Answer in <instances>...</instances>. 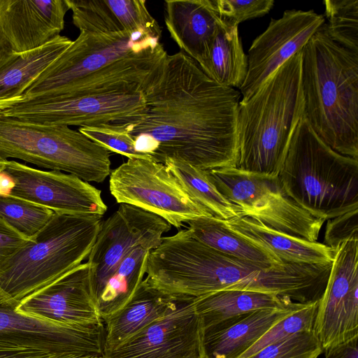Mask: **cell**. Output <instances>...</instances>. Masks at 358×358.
<instances>
[{
  "label": "cell",
  "mask_w": 358,
  "mask_h": 358,
  "mask_svg": "<svg viewBox=\"0 0 358 358\" xmlns=\"http://www.w3.org/2000/svg\"><path fill=\"white\" fill-rule=\"evenodd\" d=\"M15 187L13 177L6 171L0 172V196H10Z\"/></svg>",
  "instance_id": "cell-41"
},
{
  "label": "cell",
  "mask_w": 358,
  "mask_h": 358,
  "mask_svg": "<svg viewBox=\"0 0 358 358\" xmlns=\"http://www.w3.org/2000/svg\"><path fill=\"white\" fill-rule=\"evenodd\" d=\"M66 0H0V39L14 53L38 48L60 35Z\"/></svg>",
  "instance_id": "cell-19"
},
{
  "label": "cell",
  "mask_w": 358,
  "mask_h": 358,
  "mask_svg": "<svg viewBox=\"0 0 358 358\" xmlns=\"http://www.w3.org/2000/svg\"><path fill=\"white\" fill-rule=\"evenodd\" d=\"M16 310L27 315L63 324L103 323L96 306L92 268L88 262L25 297Z\"/></svg>",
  "instance_id": "cell-18"
},
{
  "label": "cell",
  "mask_w": 358,
  "mask_h": 358,
  "mask_svg": "<svg viewBox=\"0 0 358 358\" xmlns=\"http://www.w3.org/2000/svg\"><path fill=\"white\" fill-rule=\"evenodd\" d=\"M300 50L272 73L237 111L241 171L278 176L294 132L304 115Z\"/></svg>",
  "instance_id": "cell-5"
},
{
  "label": "cell",
  "mask_w": 358,
  "mask_h": 358,
  "mask_svg": "<svg viewBox=\"0 0 358 358\" xmlns=\"http://www.w3.org/2000/svg\"><path fill=\"white\" fill-rule=\"evenodd\" d=\"M201 329L250 312L282 308L295 302L278 295L255 291L222 290L194 300Z\"/></svg>",
  "instance_id": "cell-25"
},
{
  "label": "cell",
  "mask_w": 358,
  "mask_h": 358,
  "mask_svg": "<svg viewBox=\"0 0 358 358\" xmlns=\"http://www.w3.org/2000/svg\"><path fill=\"white\" fill-rule=\"evenodd\" d=\"M278 177L287 196L317 219L325 222L358 209V159L329 147L304 116Z\"/></svg>",
  "instance_id": "cell-6"
},
{
  "label": "cell",
  "mask_w": 358,
  "mask_h": 358,
  "mask_svg": "<svg viewBox=\"0 0 358 358\" xmlns=\"http://www.w3.org/2000/svg\"><path fill=\"white\" fill-rule=\"evenodd\" d=\"M176 297L152 287L145 278L129 301L103 322V352L115 349L167 313Z\"/></svg>",
  "instance_id": "cell-23"
},
{
  "label": "cell",
  "mask_w": 358,
  "mask_h": 358,
  "mask_svg": "<svg viewBox=\"0 0 358 358\" xmlns=\"http://www.w3.org/2000/svg\"><path fill=\"white\" fill-rule=\"evenodd\" d=\"M53 358H101L99 356H78V355H67V356H57Z\"/></svg>",
  "instance_id": "cell-42"
},
{
  "label": "cell",
  "mask_w": 358,
  "mask_h": 358,
  "mask_svg": "<svg viewBox=\"0 0 358 358\" xmlns=\"http://www.w3.org/2000/svg\"><path fill=\"white\" fill-rule=\"evenodd\" d=\"M217 189L248 217L275 231L317 241L324 220L299 206L285 193L278 176L236 167L207 171Z\"/></svg>",
  "instance_id": "cell-9"
},
{
  "label": "cell",
  "mask_w": 358,
  "mask_h": 358,
  "mask_svg": "<svg viewBox=\"0 0 358 358\" xmlns=\"http://www.w3.org/2000/svg\"><path fill=\"white\" fill-rule=\"evenodd\" d=\"M313 331L323 351L358 338V238L336 251Z\"/></svg>",
  "instance_id": "cell-14"
},
{
  "label": "cell",
  "mask_w": 358,
  "mask_h": 358,
  "mask_svg": "<svg viewBox=\"0 0 358 358\" xmlns=\"http://www.w3.org/2000/svg\"><path fill=\"white\" fill-rule=\"evenodd\" d=\"M78 130L109 152L122 155L128 159H152L151 157L136 150L134 139L120 124L115 122L100 124L79 127Z\"/></svg>",
  "instance_id": "cell-34"
},
{
  "label": "cell",
  "mask_w": 358,
  "mask_h": 358,
  "mask_svg": "<svg viewBox=\"0 0 358 358\" xmlns=\"http://www.w3.org/2000/svg\"><path fill=\"white\" fill-rule=\"evenodd\" d=\"M220 17L238 26L243 21L264 16L274 5L273 0H213Z\"/></svg>",
  "instance_id": "cell-36"
},
{
  "label": "cell",
  "mask_w": 358,
  "mask_h": 358,
  "mask_svg": "<svg viewBox=\"0 0 358 358\" xmlns=\"http://www.w3.org/2000/svg\"><path fill=\"white\" fill-rule=\"evenodd\" d=\"M8 159H3L0 157V172L4 171L6 163Z\"/></svg>",
  "instance_id": "cell-43"
},
{
  "label": "cell",
  "mask_w": 358,
  "mask_h": 358,
  "mask_svg": "<svg viewBox=\"0 0 358 358\" xmlns=\"http://www.w3.org/2000/svg\"><path fill=\"white\" fill-rule=\"evenodd\" d=\"M322 352L313 331H306L266 346L248 358H318Z\"/></svg>",
  "instance_id": "cell-35"
},
{
  "label": "cell",
  "mask_w": 358,
  "mask_h": 358,
  "mask_svg": "<svg viewBox=\"0 0 358 358\" xmlns=\"http://www.w3.org/2000/svg\"><path fill=\"white\" fill-rule=\"evenodd\" d=\"M301 51L304 117L332 150L358 159V52L334 41L325 22Z\"/></svg>",
  "instance_id": "cell-4"
},
{
  "label": "cell",
  "mask_w": 358,
  "mask_h": 358,
  "mask_svg": "<svg viewBox=\"0 0 358 358\" xmlns=\"http://www.w3.org/2000/svg\"><path fill=\"white\" fill-rule=\"evenodd\" d=\"M123 31L161 38L162 29L148 11L145 0H106Z\"/></svg>",
  "instance_id": "cell-33"
},
{
  "label": "cell",
  "mask_w": 358,
  "mask_h": 358,
  "mask_svg": "<svg viewBox=\"0 0 358 358\" xmlns=\"http://www.w3.org/2000/svg\"><path fill=\"white\" fill-rule=\"evenodd\" d=\"M4 171L15 181L10 196L57 213L102 217L107 210L101 190L74 175L41 170L15 160H8Z\"/></svg>",
  "instance_id": "cell-15"
},
{
  "label": "cell",
  "mask_w": 358,
  "mask_h": 358,
  "mask_svg": "<svg viewBox=\"0 0 358 358\" xmlns=\"http://www.w3.org/2000/svg\"><path fill=\"white\" fill-rule=\"evenodd\" d=\"M101 217L54 213L48 224L0 266V291L18 306L88 257Z\"/></svg>",
  "instance_id": "cell-7"
},
{
  "label": "cell",
  "mask_w": 358,
  "mask_h": 358,
  "mask_svg": "<svg viewBox=\"0 0 358 358\" xmlns=\"http://www.w3.org/2000/svg\"><path fill=\"white\" fill-rule=\"evenodd\" d=\"M0 291V350L102 357L103 324L68 325L20 313Z\"/></svg>",
  "instance_id": "cell-12"
},
{
  "label": "cell",
  "mask_w": 358,
  "mask_h": 358,
  "mask_svg": "<svg viewBox=\"0 0 358 358\" xmlns=\"http://www.w3.org/2000/svg\"><path fill=\"white\" fill-rule=\"evenodd\" d=\"M164 5L171 37L203 71L221 21L213 0H166Z\"/></svg>",
  "instance_id": "cell-21"
},
{
  "label": "cell",
  "mask_w": 358,
  "mask_h": 358,
  "mask_svg": "<svg viewBox=\"0 0 358 358\" xmlns=\"http://www.w3.org/2000/svg\"><path fill=\"white\" fill-rule=\"evenodd\" d=\"M141 92L144 110L115 122L131 135L138 152L206 171L236 167L238 90L216 83L179 51L160 61Z\"/></svg>",
  "instance_id": "cell-1"
},
{
  "label": "cell",
  "mask_w": 358,
  "mask_h": 358,
  "mask_svg": "<svg viewBox=\"0 0 358 358\" xmlns=\"http://www.w3.org/2000/svg\"><path fill=\"white\" fill-rule=\"evenodd\" d=\"M331 264H257L203 244L186 229L163 237L150 252L145 278L152 287L171 296L195 299L217 291L245 290L308 303L322 297Z\"/></svg>",
  "instance_id": "cell-2"
},
{
  "label": "cell",
  "mask_w": 358,
  "mask_h": 358,
  "mask_svg": "<svg viewBox=\"0 0 358 358\" xmlns=\"http://www.w3.org/2000/svg\"><path fill=\"white\" fill-rule=\"evenodd\" d=\"M324 358H358V338L324 350Z\"/></svg>",
  "instance_id": "cell-39"
},
{
  "label": "cell",
  "mask_w": 358,
  "mask_h": 358,
  "mask_svg": "<svg viewBox=\"0 0 358 358\" xmlns=\"http://www.w3.org/2000/svg\"><path fill=\"white\" fill-rule=\"evenodd\" d=\"M166 54L160 38L143 33L80 31L20 101L141 91Z\"/></svg>",
  "instance_id": "cell-3"
},
{
  "label": "cell",
  "mask_w": 358,
  "mask_h": 358,
  "mask_svg": "<svg viewBox=\"0 0 358 358\" xmlns=\"http://www.w3.org/2000/svg\"><path fill=\"white\" fill-rule=\"evenodd\" d=\"M109 189L118 203L157 215L177 229L195 217L213 216L189 196L164 164L152 159H128L110 172Z\"/></svg>",
  "instance_id": "cell-10"
},
{
  "label": "cell",
  "mask_w": 358,
  "mask_h": 358,
  "mask_svg": "<svg viewBox=\"0 0 358 358\" xmlns=\"http://www.w3.org/2000/svg\"><path fill=\"white\" fill-rule=\"evenodd\" d=\"M317 306L318 301L309 303L280 320L238 358H248L264 348L294 334L313 331Z\"/></svg>",
  "instance_id": "cell-32"
},
{
  "label": "cell",
  "mask_w": 358,
  "mask_h": 358,
  "mask_svg": "<svg viewBox=\"0 0 358 358\" xmlns=\"http://www.w3.org/2000/svg\"><path fill=\"white\" fill-rule=\"evenodd\" d=\"M324 22V16L313 10H287L280 18H271L248 50L247 74L239 88L241 101L248 100L272 73L301 50Z\"/></svg>",
  "instance_id": "cell-17"
},
{
  "label": "cell",
  "mask_w": 358,
  "mask_h": 358,
  "mask_svg": "<svg viewBox=\"0 0 358 358\" xmlns=\"http://www.w3.org/2000/svg\"><path fill=\"white\" fill-rule=\"evenodd\" d=\"M150 250L134 248L121 262L95 299L102 321L120 310L145 278Z\"/></svg>",
  "instance_id": "cell-28"
},
{
  "label": "cell",
  "mask_w": 358,
  "mask_h": 358,
  "mask_svg": "<svg viewBox=\"0 0 358 358\" xmlns=\"http://www.w3.org/2000/svg\"><path fill=\"white\" fill-rule=\"evenodd\" d=\"M174 296L167 313L101 358H201V327L194 299Z\"/></svg>",
  "instance_id": "cell-16"
},
{
  "label": "cell",
  "mask_w": 358,
  "mask_h": 358,
  "mask_svg": "<svg viewBox=\"0 0 358 358\" xmlns=\"http://www.w3.org/2000/svg\"><path fill=\"white\" fill-rule=\"evenodd\" d=\"M57 356L62 355H57L47 352L34 350H0V358H53Z\"/></svg>",
  "instance_id": "cell-40"
},
{
  "label": "cell",
  "mask_w": 358,
  "mask_h": 358,
  "mask_svg": "<svg viewBox=\"0 0 358 358\" xmlns=\"http://www.w3.org/2000/svg\"><path fill=\"white\" fill-rule=\"evenodd\" d=\"M308 303L261 309L201 329V358H238L277 322Z\"/></svg>",
  "instance_id": "cell-20"
},
{
  "label": "cell",
  "mask_w": 358,
  "mask_h": 358,
  "mask_svg": "<svg viewBox=\"0 0 358 358\" xmlns=\"http://www.w3.org/2000/svg\"><path fill=\"white\" fill-rule=\"evenodd\" d=\"M172 225L162 217L136 206L120 203L101 221L96 241L88 255L92 268L94 299L123 259L135 248L152 250Z\"/></svg>",
  "instance_id": "cell-13"
},
{
  "label": "cell",
  "mask_w": 358,
  "mask_h": 358,
  "mask_svg": "<svg viewBox=\"0 0 358 358\" xmlns=\"http://www.w3.org/2000/svg\"><path fill=\"white\" fill-rule=\"evenodd\" d=\"M164 164L189 196L213 216L226 221L244 216L238 206L217 189L206 170L171 158L165 159Z\"/></svg>",
  "instance_id": "cell-29"
},
{
  "label": "cell",
  "mask_w": 358,
  "mask_h": 358,
  "mask_svg": "<svg viewBox=\"0 0 358 358\" xmlns=\"http://www.w3.org/2000/svg\"><path fill=\"white\" fill-rule=\"evenodd\" d=\"M72 42L59 35L38 48L18 54L3 45L0 50V111L19 102L29 85Z\"/></svg>",
  "instance_id": "cell-22"
},
{
  "label": "cell",
  "mask_w": 358,
  "mask_h": 358,
  "mask_svg": "<svg viewBox=\"0 0 358 358\" xmlns=\"http://www.w3.org/2000/svg\"><path fill=\"white\" fill-rule=\"evenodd\" d=\"M224 221L231 229L283 262L327 264L334 261L336 251L323 243L275 231L246 216Z\"/></svg>",
  "instance_id": "cell-24"
},
{
  "label": "cell",
  "mask_w": 358,
  "mask_h": 358,
  "mask_svg": "<svg viewBox=\"0 0 358 358\" xmlns=\"http://www.w3.org/2000/svg\"><path fill=\"white\" fill-rule=\"evenodd\" d=\"M191 235L203 244L225 255L267 266L285 262L231 229L224 221L214 216L188 220Z\"/></svg>",
  "instance_id": "cell-26"
},
{
  "label": "cell",
  "mask_w": 358,
  "mask_h": 358,
  "mask_svg": "<svg viewBox=\"0 0 358 358\" xmlns=\"http://www.w3.org/2000/svg\"><path fill=\"white\" fill-rule=\"evenodd\" d=\"M27 241L0 217V266Z\"/></svg>",
  "instance_id": "cell-38"
},
{
  "label": "cell",
  "mask_w": 358,
  "mask_h": 358,
  "mask_svg": "<svg viewBox=\"0 0 358 358\" xmlns=\"http://www.w3.org/2000/svg\"><path fill=\"white\" fill-rule=\"evenodd\" d=\"M54 212L12 196H0V217L25 238H33L50 221Z\"/></svg>",
  "instance_id": "cell-30"
},
{
  "label": "cell",
  "mask_w": 358,
  "mask_h": 358,
  "mask_svg": "<svg viewBox=\"0 0 358 358\" xmlns=\"http://www.w3.org/2000/svg\"><path fill=\"white\" fill-rule=\"evenodd\" d=\"M325 22L330 38L358 52V0H325Z\"/></svg>",
  "instance_id": "cell-31"
},
{
  "label": "cell",
  "mask_w": 358,
  "mask_h": 358,
  "mask_svg": "<svg viewBox=\"0 0 358 358\" xmlns=\"http://www.w3.org/2000/svg\"><path fill=\"white\" fill-rule=\"evenodd\" d=\"M145 101L141 91L31 99L0 111V115L24 122L80 127L116 122L141 114Z\"/></svg>",
  "instance_id": "cell-11"
},
{
  "label": "cell",
  "mask_w": 358,
  "mask_h": 358,
  "mask_svg": "<svg viewBox=\"0 0 358 358\" xmlns=\"http://www.w3.org/2000/svg\"><path fill=\"white\" fill-rule=\"evenodd\" d=\"M324 243L336 251L352 238H358V209L327 220Z\"/></svg>",
  "instance_id": "cell-37"
},
{
  "label": "cell",
  "mask_w": 358,
  "mask_h": 358,
  "mask_svg": "<svg viewBox=\"0 0 358 358\" xmlns=\"http://www.w3.org/2000/svg\"><path fill=\"white\" fill-rule=\"evenodd\" d=\"M4 45L3 44V43L1 42V39H0V50L1 49L3 48Z\"/></svg>",
  "instance_id": "cell-44"
},
{
  "label": "cell",
  "mask_w": 358,
  "mask_h": 358,
  "mask_svg": "<svg viewBox=\"0 0 358 358\" xmlns=\"http://www.w3.org/2000/svg\"><path fill=\"white\" fill-rule=\"evenodd\" d=\"M248 70V57L238 36V26L221 18L203 71L216 83L240 88Z\"/></svg>",
  "instance_id": "cell-27"
},
{
  "label": "cell",
  "mask_w": 358,
  "mask_h": 358,
  "mask_svg": "<svg viewBox=\"0 0 358 358\" xmlns=\"http://www.w3.org/2000/svg\"><path fill=\"white\" fill-rule=\"evenodd\" d=\"M0 157L64 171L86 182H102L111 172L110 152L78 130L1 115Z\"/></svg>",
  "instance_id": "cell-8"
}]
</instances>
